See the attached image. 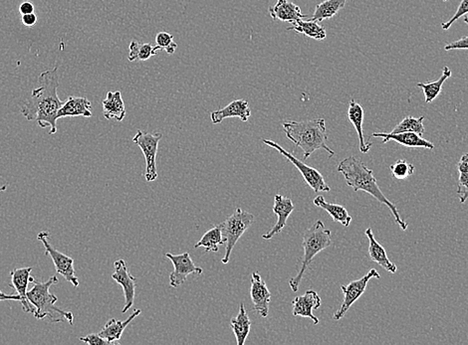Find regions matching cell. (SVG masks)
<instances>
[{"mask_svg": "<svg viewBox=\"0 0 468 345\" xmlns=\"http://www.w3.org/2000/svg\"><path fill=\"white\" fill-rule=\"evenodd\" d=\"M40 86L21 106L20 112L27 121H35L41 129L49 128V135L57 133V115L64 102L58 96V67L41 73Z\"/></svg>", "mask_w": 468, "mask_h": 345, "instance_id": "6da1fadb", "label": "cell"}, {"mask_svg": "<svg viewBox=\"0 0 468 345\" xmlns=\"http://www.w3.org/2000/svg\"><path fill=\"white\" fill-rule=\"evenodd\" d=\"M338 171L344 176L348 186L353 188L354 192L362 190V192L372 195L379 203L385 204L394 215L395 220L401 227L402 230L406 231L408 229V224L404 221L403 218L399 215L396 205L388 201L385 194L381 192V188L378 185V181L374 176V172L362 160H359L355 156H349V158L341 161L339 165H338Z\"/></svg>", "mask_w": 468, "mask_h": 345, "instance_id": "7a4b0ae2", "label": "cell"}, {"mask_svg": "<svg viewBox=\"0 0 468 345\" xmlns=\"http://www.w3.org/2000/svg\"><path fill=\"white\" fill-rule=\"evenodd\" d=\"M282 127L286 138L303 151V160H308L318 149L326 151L329 158L335 154V151L327 145L328 135L324 119L283 122Z\"/></svg>", "mask_w": 468, "mask_h": 345, "instance_id": "3957f363", "label": "cell"}, {"mask_svg": "<svg viewBox=\"0 0 468 345\" xmlns=\"http://www.w3.org/2000/svg\"><path fill=\"white\" fill-rule=\"evenodd\" d=\"M58 281L56 276H52L46 281H34L33 289L27 290V299L35 308V313L33 315L36 319L42 321L48 317L50 322L67 321L72 326L74 321V315L72 312H68L56 306L55 304L58 301V297L50 292V287L58 283Z\"/></svg>", "mask_w": 468, "mask_h": 345, "instance_id": "277c9868", "label": "cell"}, {"mask_svg": "<svg viewBox=\"0 0 468 345\" xmlns=\"http://www.w3.org/2000/svg\"><path fill=\"white\" fill-rule=\"evenodd\" d=\"M332 244V234L329 229L325 227L323 222L316 221L314 225L307 229L303 234V257L299 261L300 268L298 273L294 278L290 279L289 286L292 292H298L300 283L303 280L304 274L312 263L313 259L330 247Z\"/></svg>", "mask_w": 468, "mask_h": 345, "instance_id": "5b68a950", "label": "cell"}, {"mask_svg": "<svg viewBox=\"0 0 468 345\" xmlns=\"http://www.w3.org/2000/svg\"><path fill=\"white\" fill-rule=\"evenodd\" d=\"M253 222V214L242 210V208H236L233 214L226 218V221L220 223L226 245V254L222 259L224 264H228L234 246L242 237L243 234L246 232L247 229L251 228Z\"/></svg>", "mask_w": 468, "mask_h": 345, "instance_id": "8992f818", "label": "cell"}, {"mask_svg": "<svg viewBox=\"0 0 468 345\" xmlns=\"http://www.w3.org/2000/svg\"><path fill=\"white\" fill-rule=\"evenodd\" d=\"M262 142L268 145V147L276 149L278 153L282 154L286 160H289L299 170L300 174L303 176L304 181H305L308 186H310L311 189L314 190L316 193L330 192V186L325 181L324 176H322L319 170L309 167L305 162H303V160H300L298 158H295L294 154L290 153L289 151L284 149L281 145L273 142V140L263 138Z\"/></svg>", "mask_w": 468, "mask_h": 345, "instance_id": "52a82bcc", "label": "cell"}, {"mask_svg": "<svg viewBox=\"0 0 468 345\" xmlns=\"http://www.w3.org/2000/svg\"><path fill=\"white\" fill-rule=\"evenodd\" d=\"M162 138V133H151L144 131H138L135 137L133 138V142L142 149L145 156V178L147 183H152L158 178L156 154H158L159 142Z\"/></svg>", "mask_w": 468, "mask_h": 345, "instance_id": "ba28073f", "label": "cell"}, {"mask_svg": "<svg viewBox=\"0 0 468 345\" xmlns=\"http://www.w3.org/2000/svg\"><path fill=\"white\" fill-rule=\"evenodd\" d=\"M374 278H381L379 272L377 271L376 269L370 270L365 276L359 279V280L351 281V283H348L347 286H341V290H342L343 294H344V301H343L342 306H340L339 310L334 313V321H340V319H342L343 317H345L348 310L351 308V306H353L354 304L362 297L363 292H366L368 283Z\"/></svg>", "mask_w": 468, "mask_h": 345, "instance_id": "9c48e42d", "label": "cell"}, {"mask_svg": "<svg viewBox=\"0 0 468 345\" xmlns=\"http://www.w3.org/2000/svg\"><path fill=\"white\" fill-rule=\"evenodd\" d=\"M49 233L42 231L38 234L37 239L43 243L45 247V255H49L53 261L57 274L64 277L65 280L71 283L74 287H79V280L74 269V260L69 256L61 253L49 243Z\"/></svg>", "mask_w": 468, "mask_h": 345, "instance_id": "30bf717a", "label": "cell"}, {"mask_svg": "<svg viewBox=\"0 0 468 345\" xmlns=\"http://www.w3.org/2000/svg\"><path fill=\"white\" fill-rule=\"evenodd\" d=\"M165 257L169 259L174 265V272L170 274V286L174 289L181 287L190 274L201 276L204 273V270L197 267L192 262L190 253L188 252L181 255L167 253Z\"/></svg>", "mask_w": 468, "mask_h": 345, "instance_id": "8fae6325", "label": "cell"}, {"mask_svg": "<svg viewBox=\"0 0 468 345\" xmlns=\"http://www.w3.org/2000/svg\"><path fill=\"white\" fill-rule=\"evenodd\" d=\"M114 269L115 272L112 274V279L116 283L122 286L123 290H124L125 306L122 313H126L133 306L134 301H135L137 280L135 277L129 274L126 262L122 259L114 263Z\"/></svg>", "mask_w": 468, "mask_h": 345, "instance_id": "7c38bea8", "label": "cell"}, {"mask_svg": "<svg viewBox=\"0 0 468 345\" xmlns=\"http://www.w3.org/2000/svg\"><path fill=\"white\" fill-rule=\"evenodd\" d=\"M251 297L254 312L258 313L260 317H267L271 301V292L258 272H253L251 274Z\"/></svg>", "mask_w": 468, "mask_h": 345, "instance_id": "4fadbf2b", "label": "cell"}, {"mask_svg": "<svg viewBox=\"0 0 468 345\" xmlns=\"http://www.w3.org/2000/svg\"><path fill=\"white\" fill-rule=\"evenodd\" d=\"M31 271H33V267L12 270L10 272L11 283L9 286L17 290V294L21 297L20 303H21L24 312L30 313L34 315L35 313V308L29 303L28 299H27L28 285L35 281V279L31 276Z\"/></svg>", "mask_w": 468, "mask_h": 345, "instance_id": "5bb4252c", "label": "cell"}, {"mask_svg": "<svg viewBox=\"0 0 468 345\" xmlns=\"http://www.w3.org/2000/svg\"><path fill=\"white\" fill-rule=\"evenodd\" d=\"M322 301L319 295L313 290H309L305 294L295 297L292 301V313L294 317H309L314 324H319V319L315 317L313 310L321 306Z\"/></svg>", "mask_w": 468, "mask_h": 345, "instance_id": "9a60e30c", "label": "cell"}, {"mask_svg": "<svg viewBox=\"0 0 468 345\" xmlns=\"http://www.w3.org/2000/svg\"><path fill=\"white\" fill-rule=\"evenodd\" d=\"M293 211H294V204H293L292 199L281 194L275 195L273 213L278 216V220L269 232L262 235L263 239H272L275 235L280 233L285 228L288 217L292 214Z\"/></svg>", "mask_w": 468, "mask_h": 345, "instance_id": "2e32d148", "label": "cell"}, {"mask_svg": "<svg viewBox=\"0 0 468 345\" xmlns=\"http://www.w3.org/2000/svg\"><path fill=\"white\" fill-rule=\"evenodd\" d=\"M251 115L249 102L246 100H235L224 109L211 113L210 120L213 124H222L228 118H240L242 122H246Z\"/></svg>", "mask_w": 468, "mask_h": 345, "instance_id": "e0dca14e", "label": "cell"}, {"mask_svg": "<svg viewBox=\"0 0 468 345\" xmlns=\"http://www.w3.org/2000/svg\"><path fill=\"white\" fill-rule=\"evenodd\" d=\"M372 138H383V144L394 140L397 144L404 145L406 147H412V149H417V147H422V149H433L435 144L429 140H424L420 137V135L415 133H372Z\"/></svg>", "mask_w": 468, "mask_h": 345, "instance_id": "ac0fdd59", "label": "cell"}, {"mask_svg": "<svg viewBox=\"0 0 468 345\" xmlns=\"http://www.w3.org/2000/svg\"><path fill=\"white\" fill-rule=\"evenodd\" d=\"M67 117H92V104L87 97L70 96L59 110L57 119Z\"/></svg>", "mask_w": 468, "mask_h": 345, "instance_id": "d6986e66", "label": "cell"}, {"mask_svg": "<svg viewBox=\"0 0 468 345\" xmlns=\"http://www.w3.org/2000/svg\"><path fill=\"white\" fill-rule=\"evenodd\" d=\"M268 11L272 19L290 24L307 17V15L301 12V8L298 6L288 0H277L276 4L269 8Z\"/></svg>", "mask_w": 468, "mask_h": 345, "instance_id": "ffe728a7", "label": "cell"}, {"mask_svg": "<svg viewBox=\"0 0 468 345\" xmlns=\"http://www.w3.org/2000/svg\"><path fill=\"white\" fill-rule=\"evenodd\" d=\"M142 310H135L134 313L126 319V321H116V319H110L104 326L103 329L100 331V337H103L110 344H119L120 339H121L123 333L127 326L134 321V319L141 315Z\"/></svg>", "mask_w": 468, "mask_h": 345, "instance_id": "44dd1931", "label": "cell"}, {"mask_svg": "<svg viewBox=\"0 0 468 345\" xmlns=\"http://www.w3.org/2000/svg\"><path fill=\"white\" fill-rule=\"evenodd\" d=\"M348 119L353 124L354 128L357 131L359 137V149L361 153L365 154L370 151L372 149V144L371 142H366L365 137H363V106L360 104L357 103L354 100H351L349 104V109H348Z\"/></svg>", "mask_w": 468, "mask_h": 345, "instance_id": "7402d4cb", "label": "cell"}, {"mask_svg": "<svg viewBox=\"0 0 468 345\" xmlns=\"http://www.w3.org/2000/svg\"><path fill=\"white\" fill-rule=\"evenodd\" d=\"M102 106H103L104 117L107 120L114 119L116 121L122 122L126 117V108H125L120 91H116V92L110 91L107 93L106 99H104Z\"/></svg>", "mask_w": 468, "mask_h": 345, "instance_id": "603a6c76", "label": "cell"}, {"mask_svg": "<svg viewBox=\"0 0 468 345\" xmlns=\"http://www.w3.org/2000/svg\"><path fill=\"white\" fill-rule=\"evenodd\" d=\"M366 235L369 239V256L372 262H376L377 264L381 265L386 271L390 272L392 274L397 273V265L394 263L390 262V259L388 258L387 252L385 248L376 239H375L374 234L371 228H368L366 230Z\"/></svg>", "mask_w": 468, "mask_h": 345, "instance_id": "cb8c5ba5", "label": "cell"}, {"mask_svg": "<svg viewBox=\"0 0 468 345\" xmlns=\"http://www.w3.org/2000/svg\"><path fill=\"white\" fill-rule=\"evenodd\" d=\"M231 328L235 335L236 344L244 345L251 333V321L243 304H240L238 315L231 319Z\"/></svg>", "mask_w": 468, "mask_h": 345, "instance_id": "d4e9b609", "label": "cell"}, {"mask_svg": "<svg viewBox=\"0 0 468 345\" xmlns=\"http://www.w3.org/2000/svg\"><path fill=\"white\" fill-rule=\"evenodd\" d=\"M314 205L317 207L323 209L332 217L335 222H339L343 226L349 227L352 222L351 215L348 213V210L344 206L339 204L329 203L325 201L324 196L318 195L313 201Z\"/></svg>", "mask_w": 468, "mask_h": 345, "instance_id": "484cf974", "label": "cell"}, {"mask_svg": "<svg viewBox=\"0 0 468 345\" xmlns=\"http://www.w3.org/2000/svg\"><path fill=\"white\" fill-rule=\"evenodd\" d=\"M287 30L296 31L315 40H324L327 36L326 29L315 20L304 21L300 19L294 24H291V27H288Z\"/></svg>", "mask_w": 468, "mask_h": 345, "instance_id": "4316f807", "label": "cell"}, {"mask_svg": "<svg viewBox=\"0 0 468 345\" xmlns=\"http://www.w3.org/2000/svg\"><path fill=\"white\" fill-rule=\"evenodd\" d=\"M347 1L348 0H325L316 6L314 15L311 20L322 22L323 20L331 19L341 9L345 8Z\"/></svg>", "mask_w": 468, "mask_h": 345, "instance_id": "83f0119b", "label": "cell"}, {"mask_svg": "<svg viewBox=\"0 0 468 345\" xmlns=\"http://www.w3.org/2000/svg\"><path fill=\"white\" fill-rule=\"evenodd\" d=\"M161 48L159 46H153L150 43H141L137 40H133L129 46V61H147L151 57L156 55Z\"/></svg>", "mask_w": 468, "mask_h": 345, "instance_id": "f1b7e54d", "label": "cell"}, {"mask_svg": "<svg viewBox=\"0 0 468 345\" xmlns=\"http://www.w3.org/2000/svg\"><path fill=\"white\" fill-rule=\"evenodd\" d=\"M220 245H224V241L222 227L218 224L202 236L201 239L195 245V248L204 247L206 252H218Z\"/></svg>", "mask_w": 468, "mask_h": 345, "instance_id": "f546056e", "label": "cell"}, {"mask_svg": "<svg viewBox=\"0 0 468 345\" xmlns=\"http://www.w3.org/2000/svg\"><path fill=\"white\" fill-rule=\"evenodd\" d=\"M451 76V71L449 67H444L442 70V75L440 79L436 81L428 82V83H419L417 87L422 88L424 97H426V103H431L433 100L438 97V95L442 93V85L449 77Z\"/></svg>", "mask_w": 468, "mask_h": 345, "instance_id": "4dcf8cb0", "label": "cell"}, {"mask_svg": "<svg viewBox=\"0 0 468 345\" xmlns=\"http://www.w3.org/2000/svg\"><path fill=\"white\" fill-rule=\"evenodd\" d=\"M424 117L404 118L403 121L399 122L396 128L390 131V133H417V135H420V137H422V136L424 133Z\"/></svg>", "mask_w": 468, "mask_h": 345, "instance_id": "1f68e13d", "label": "cell"}, {"mask_svg": "<svg viewBox=\"0 0 468 345\" xmlns=\"http://www.w3.org/2000/svg\"><path fill=\"white\" fill-rule=\"evenodd\" d=\"M390 170L394 178L404 180L413 176L415 172V165L408 162L406 160H399L390 165Z\"/></svg>", "mask_w": 468, "mask_h": 345, "instance_id": "d6a6232c", "label": "cell"}, {"mask_svg": "<svg viewBox=\"0 0 468 345\" xmlns=\"http://www.w3.org/2000/svg\"><path fill=\"white\" fill-rule=\"evenodd\" d=\"M156 46L160 47L161 50L163 49L168 54L172 55L178 49V44L174 41V36L172 34L165 32H159L156 36Z\"/></svg>", "mask_w": 468, "mask_h": 345, "instance_id": "836d02e7", "label": "cell"}, {"mask_svg": "<svg viewBox=\"0 0 468 345\" xmlns=\"http://www.w3.org/2000/svg\"><path fill=\"white\" fill-rule=\"evenodd\" d=\"M468 13V0H461L460 6H458V10H456V15H453L449 20V21L445 22V24H442V29L444 30H449L451 28V25L456 21V20L460 19V17H465Z\"/></svg>", "mask_w": 468, "mask_h": 345, "instance_id": "e575fe53", "label": "cell"}, {"mask_svg": "<svg viewBox=\"0 0 468 345\" xmlns=\"http://www.w3.org/2000/svg\"><path fill=\"white\" fill-rule=\"evenodd\" d=\"M79 339L84 344L90 345H110L106 339L100 337L99 333H92V335H88L87 337H79Z\"/></svg>", "mask_w": 468, "mask_h": 345, "instance_id": "d590c367", "label": "cell"}, {"mask_svg": "<svg viewBox=\"0 0 468 345\" xmlns=\"http://www.w3.org/2000/svg\"><path fill=\"white\" fill-rule=\"evenodd\" d=\"M444 49L447 51H451V50H463L468 49V36L460 38V40L453 41V42L449 43L445 45Z\"/></svg>", "mask_w": 468, "mask_h": 345, "instance_id": "8d00e7d4", "label": "cell"}, {"mask_svg": "<svg viewBox=\"0 0 468 345\" xmlns=\"http://www.w3.org/2000/svg\"><path fill=\"white\" fill-rule=\"evenodd\" d=\"M22 24L26 27H33L37 22V17H36L35 13H29V15H22L21 18Z\"/></svg>", "mask_w": 468, "mask_h": 345, "instance_id": "74e56055", "label": "cell"}, {"mask_svg": "<svg viewBox=\"0 0 468 345\" xmlns=\"http://www.w3.org/2000/svg\"><path fill=\"white\" fill-rule=\"evenodd\" d=\"M458 194H460L462 188L465 190L468 189V172H460V178H458ZM463 190V192H465Z\"/></svg>", "mask_w": 468, "mask_h": 345, "instance_id": "f35d334b", "label": "cell"}, {"mask_svg": "<svg viewBox=\"0 0 468 345\" xmlns=\"http://www.w3.org/2000/svg\"><path fill=\"white\" fill-rule=\"evenodd\" d=\"M34 10H35V8H34V4L31 1L22 2L21 6H19V12L21 13V15L33 13Z\"/></svg>", "mask_w": 468, "mask_h": 345, "instance_id": "ab89813d", "label": "cell"}, {"mask_svg": "<svg viewBox=\"0 0 468 345\" xmlns=\"http://www.w3.org/2000/svg\"><path fill=\"white\" fill-rule=\"evenodd\" d=\"M458 174L460 172H468V153L463 154L461 156L458 165Z\"/></svg>", "mask_w": 468, "mask_h": 345, "instance_id": "60d3db41", "label": "cell"}, {"mask_svg": "<svg viewBox=\"0 0 468 345\" xmlns=\"http://www.w3.org/2000/svg\"><path fill=\"white\" fill-rule=\"evenodd\" d=\"M21 301V297L19 295H6L4 292H0V301Z\"/></svg>", "mask_w": 468, "mask_h": 345, "instance_id": "b9f144b4", "label": "cell"}, {"mask_svg": "<svg viewBox=\"0 0 468 345\" xmlns=\"http://www.w3.org/2000/svg\"><path fill=\"white\" fill-rule=\"evenodd\" d=\"M468 198V189L465 190V192H462L460 194V203H465V201H467Z\"/></svg>", "mask_w": 468, "mask_h": 345, "instance_id": "7bdbcfd3", "label": "cell"}, {"mask_svg": "<svg viewBox=\"0 0 468 345\" xmlns=\"http://www.w3.org/2000/svg\"><path fill=\"white\" fill-rule=\"evenodd\" d=\"M6 189H8V185L0 186V193L6 192Z\"/></svg>", "mask_w": 468, "mask_h": 345, "instance_id": "ee69618b", "label": "cell"}, {"mask_svg": "<svg viewBox=\"0 0 468 345\" xmlns=\"http://www.w3.org/2000/svg\"><path fill=\"white\" fill-rule=\"evenodd\" d=\"M465 22L468 25V17H465Z\"/></svg>", "mask_w": 468, "mask_h": 345, "instance_id": "f6af8a7d", "label": "cell"}, {"mask_svg": "<svg viewBox=\"0 0 468 345\" xmlns=\"http://www.w3.org/2000/svg\"><path fill=\"white\" fill-rule=\"evenodd\" d=\"M444 1H447V0H444Z\"/></svg>", "mask_w": 468, "mask_h": 345, "instance_id": "bcb514c9", "label": "cell"}]
</instances>
